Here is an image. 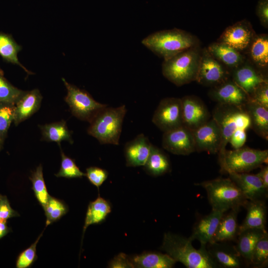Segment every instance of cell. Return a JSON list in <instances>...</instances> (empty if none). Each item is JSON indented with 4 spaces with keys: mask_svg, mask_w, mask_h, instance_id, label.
Returning a JSON list of instances; mask_svg holds the SVG:
<instances>
[{
    "mask_svg": "<svg viewBox=\"0 0 268 268\" xmlns=\"http://www.w3.org/2000/svg\"><path fill=\"white\" fill-rule=\"evenodd\" d=\"M161 249L176 262L188 268H216L218 267L209 254L206 246L197 249L192 241L179 235L168 232L164 235Z\"/></svg>",
    "mask_w": 268,
    "mask_h": 268,
    "instance_id": "cell-1",
    "label": "cell"
},
{
    "mask_svg": "<svg viewBox=\"0 0 268 268\" xmlns=\"http://www.w3.org/2000/svg\"><path fill=\"white\" fill-rule=\"evenodd\" d=\"M141 43L155 55L169 59L187 49L199 46V40L191 34L177 28L157 31L144 38Z\"/></svg>",
    "mask_w": 268,
    "mask_h": 268,
    "instance_id": "cell-2",
    "label": "cell"
},
{
    "mask_svg": "<svg viewBox=\"0 0 268 268\" xmlns=\"http://www.w3.org/2000/svg\"><path fill=\"white\" fill-rule=\"evenodd\" d=\"M201 52L199 46L164 60L162 65L163 76L177 86L196 81Z\"/></svg>",
    "mask_w": 268,
    "mask_h": 268,
    "instance_id": "cell-3",
    "label": "cell"
},
{
    "mask_svg": "<svg viewBox=\"0 0 268 268\" xmlns=\"http://www.w3.org/2000/svg\"><path fill=\"white\" fill-rule=\"evenodd\" d=\"M197 185L206 191L212 210L225 213L233 209H240L248 201L229 178H218Z\"/></svg>",
    "mask_w": 268,
    "mask_h": 268,
    "instance_id": "cell-4",
    "label": "cell"
},
{
    "mask_svg": "<svg viewBox=\"0 0 268 268\" xmlns=\"http://www.w3.org/2000/svg\"><path fill=\"white\" fill-rule=\"evenodd\" d=\"M127 111L125 105L116 108L106 107L90 122L88 134L101 144L119 145Z\"/></svg>",
    "mask_w": 268,
    "mask_h": 268,
    "instance_id": "cell-5",
    "label": "cell"
},
{
    "mask_svg": "<svg viewBox=\"0 0 268 268\" xmlns=\"http://www.w3.org/2000/svg\"><path fill=\"white\" fill-rule=\"evenodd\" d=\"M212 118L219 126L221 140L218 154L221 158L232 134L238 129L247 130L250 128L249 117L244 107L217 104L212 111Z\"/></svg>",
    "mask_w": 268,
    "mask_h": 268,
    "instance_id": "cell-6",
    "label": "cell"
},
{
    "mask_svg": "<svg viewBox=\"0 0 268 268\" xmlns=\"http://www.w3.org/2000/svg\"><path fill=\"white\" fill-rule=\"evenodd\" d=\"M218 160L222 172L248 173L268 163V150L242 147L226 150Z\"/></svg>",
    "mask_w": 268,
    "mask_h": 268,
    "instance_id": "cell-7",
    "label": "cell"
},
{
    "mask_svg": "<svg viewBox=\"0 0 268 268\" xmlns=\"http://www.w3.org/2000/svg\"><path fill=\"white\" fill-rule=\"evenodd\" d=\"M67 89L65 101L73 116L90 123L107 105L95 101L87 91L68 83L62 78Z\"/></svg>",
    "mask_w": 268,
    "mask_h": 268,
    "instance_id": "cell-8",
    "label": "cell"
},
{
    "mask_svg": "<svg viewBox=\"0 0 268 268\" xmlns=\"http://www.w3.org/2000/svg\"><path fill=\"white\" fill-rule=\"evenodd\" d=\"M152 121L163 132L183 125L181 99H162L155 110Z\"/></svg>",
    "mask_w": 268,
    "mask_h": 268,
    "instance_id": "cell-9",
    "label": "cell"
},
{
    "mask_svg": "<svg viewBox=\"0 0 268 268\" xmlns=\"http://www.w3.org/2000/svg\"><path fill=\"white\" fill-rule=\"evenodd\" d=\"M229 72L226 67L207 51L201 49L196 81L205 86H216L228 79Z\"/></svg>",
    "mask_w": 268,
    "mask_h": 268,
    "instance_id": "cell-10",
    "label": "cell"
},
{
    "mask_svg": "<svg viewBox=\"0 0 268 268\" xmlns=\"http://www.w3.org/2000/svg\"><path fill=\"white\" fill-rule=\"evenodd\" d=\"M162 145L176 155H188L196 151L193 131L183 125L163 132Z\"/></svg>",
    "mask_w": 268,
    "mask_h": 268,
    "instance_id": "cell-11",
    "label": "cell"
},
{
    "mask_svg": "<svg viewBox=\"0 0 268 268\" xmlns=\"http://www.w3.org/2000/svg\"><path fill=\"white\" fill-rule=\"evenodd\" d=\"M196 151L218 153L221 140V132L212 118L193 131Z\"/></svg>",
    "mask_w": 268,
    "mask_h": 268,
    "instance_id": "cell-12",
    "label": "cell"
},
{
    "mask_svg": "<svg viewBox=\"0 0 268 268\" xmlns=\"http://www.w3.org/2000/svg\"><path fill=\"white\" fill-rule=\"evenodd\" d=\"M181 99L183 125L194 131L209 120L207 107L199 97L187 95Z\"/></svg>",
    "mask_w": 268,
    "mask_h": 268,
    "instance_id": "cell-13",
    "label": "cell"
},
{
    "mask_svg": "<svg viewBox=\"0 0 268 268\" xmlns=\"http://www.w3.org/2000/svg\"><path fill=\"white\" fill-rule=\"evenodd\" d=\"M211 99L218 104L244 107L250 100V96L232 80L228 79L213 86L208 92Z\"/></svg>",
    "mask_w": 268,
    "mask_h": 268,
    "instance_id": "cell-14",
    "label": "cell"
},
{
    "mask_svg": "<svg viewBox=\"0 0 268 268\" xmlns=\"http://www.w3.org/2000/svg\"><path fill=\"white\" fill-rule=\"evenodd\" d=\"M255 36L250 23L242 20L227 27L220 36L219 42L241 52L249 48Z\"/></svg>",
    "mask_w": 268,
    "mask_h": 268,
    "instance_id": "cell-15",
    "label": "cell"
},
{
    "mask_svg": "<svg viewBox=\"0 0 268 268\" xmlns=\"http://www.w3.org/2000/svg\"><path fill=\"white\" fill-rule=\"evenodd\" d=\"M227 174L248 201H264L267 197L268 190L257 174L236 172Z\"/></svg>",
    "mask_w": 268,
    "mask_h": 268,
    "instance_id": "cell-16",
    "label": "cell"
},
{
    "mask_svg": "<svg viewBox=\"0 0 268 268\" xmlns=\"http://www.w3.org/2000/svg\"><path fill=\"white\" fill-rule=\"evenodd\" d=\"M206 249L218 267L239 268L243 265V259L235 246L226 242H211L206 246Z\"/></svg>",
    "mask_w": 268,
    "mask_h": 268,
    "instance_id": "cell-17",
    "label": "cell"
},
{
    "mask_svg": "<svg viewBox=\"0 0 268 268\" xmlns=\"http://www.w3.org/2000/svg\"><path fill=\"white\" fill-rule=\"evenodd\" d=\"M152 144L143 134L127 142L124 146L126 166H144L150 153Z\"/></svg>",
    "mask_w": 268,
    "mask_h": 268,
    "instance_id": "cell-18",
    "label": "cell"
},
{
    "mask_svg": "<svg viewBox=\"0 0 268 268\" xmlns=\"http://www.w3.org/2000/svg\"><path fill=\"white\" fill-rule=\"evenodd\" d=\"M223 212L212 210L208 215L201 218L195 225L189 238L199 241L201 246H206L212 240Z\"/></svg>",
    "mask_w": 268,
    "mask_h": 268,
    "instance_id": "cell-19",
    "label": "cell"
},
{
    "mask_svg": "<svg viewBox=\"0 0 268 268\" xmlns=\"http://www.w3.org/2000/svg\"><path fill=\"white\" fill-rule=\"evenodd\" d=\"M232 80L250 96L258 85L268 81L253 66L244 63L233 69Z\"/></svg>",
    "mask_w": 268,
    "mask_h": 268,
    "instance_id": "cell-20",
    "label": "cell"
},
{
    "mask_svg": "<svg viewBox=\"0 0 268 268\" xmlns=\"http://www.w3.org/2000/svg\"><path fill=\"white\" fill-rule=\"evenodd\" d=\"M42 99L38 89L24 91L15 104L13 122L16 126L26 120L39 109Z\"/></svg>",
    "mask_w": 268,
    "mask_h": 268,
    "instance_id": "cell-21",
    "label": "cell"
},
{
    "mask_svg": "<svg viewBox=\"0 0 268 268\" xmlns=\"http://www.w3.org/2000/svg\"><path fill=\"white\" fill-rule=\"evenodd\" d=\"M245 206L247 214L242 224L239 225L238 233L247 229H266L267 208L264 201H248Z\"/></svg>",
    "mask_w": 268,
    "mask_h": 268,
    "instance_id": "cell-22",
    "label": "cell"
},
{
    "mask_svg": "<svg viewBox=\"0 0 268 268\" xmlns=\"http://www.w3.org/2000/svg\"><path fill=\"white\" fill-rule=\"evenodd\" d=\"M250 121L251 128L258 135L268 139V108L249 100L244 106Z\"/></svg>",
    "mask_w": 268,
    "mask_h": 268,
    "instance_id": "cell-23",
    "label": "cell"
},
{
    "mask_svg": "<svg viewBox=\"0 0 268 268\" xmlns=\"http://www.w3.org/2000/svg\"><path fill=\"white\" fill-rule=\"evenodd\" d=\"M239 210V209H233L226 214L223 213L211 242H226L237 238L239 231L237 222Z\"/></svg>",
    "mask_w": 268,
    "mask_h": 268,
    "instance_id": "cell-24",
    "label": "cell"
},
{
    "mask_svg": "<svg viewBox=\"0 0 268 268\" xmlns=\"http://www.w3.org/2000/svg\"><path fill=\"white\" fill-rule=\"evenodd\" d=\"M209 53L225 67L235 69L244 62L241 52L222 42L212 43L207 48Z\"/></svg>",
    "mask_w": 268,
    "mask_h": 268,
    "instance_id": "cell-25",
    "label": "cell"
},
{
    "mask_svg": "<svg viewBox=\"0 0 268 268\" xmlns=\"http://www.w3.org/2000/svg\"><path fill=\"white\" fill-rule=\"evenodd\" d=\"M266 231V229L250 228L238 233L235 247L239 254L247 263L250 264L254 249Z\"/></svg>",
    "mask_w": 268,
    "mask_h": 268,
    "instance_id": "cell-26",
    "label": "cell"
},
{
    "mask_svg": "<svg viewBox=\"0 0 268 268\" xmlns=\"http://www.w3.org/2000/svg\"><path fill=\"white\" fill-rule=\"evenodd\" d=\"M131 259L137 268H171L176 263L168 254L155 252H145Z\"/></svg>",
    "mask_w": 268,
    "mask_h": 268,
    "instance_id": "cell-27",
    "label": "cell"
},
{
    "mask_svg": "<svg viewBox=\"0 0 268 268\" xmlns=\"http://www.w3.org/2000/svg\"><path fill=\"white\" fill-rule=\"evenodd\" d=\"M111 212V206L107 200L99 196L89 203L83 228V236L90 225L103 222Z\"/></svg>",
    "mask_w": 268,
    "mask_h": 268,
    "instance_id": "cell-28",
    "label": "cell"
},
{
    "mask_svg": "<svg viewBox=\"0 0 268 268\" xmlns=\"http://www.w3.org/2000/svg\"><path fill=\"white\" fill-rule=\"evenodd\" d=\"M143 167L148 174L158 176L168 172L171 166L167 155L161 149L152 144L150 153Z\"/></svg>",
    "mask_w": 268,
    "mask_h": 268,
    "instance_id": "cell-29",
    "label": "cell"
},
{
    "mask_svg": "<svg viewBox=\"0 0 268 268\" xmlns=\"http://www.w3.org/2000/svg\"><path fill=\"white\" fill-rule=\"evenodd\" d=\"M43 138L48 141H54L60 145L63 140L72 143L71 134L64 121L40 126Z\"/></svg>",
    "mask_w": 268,
    "mask_h": 268,
    "instance_id": "cell-30",
    "label": "cell"
},
{
    "mask_svg": "<svg viewBox=\"0 0 268 268\" xmlns=\"http://www.w3.org/2000/svg\"><path fill=\"white\" fill-rule=\"evenodd\" d=\"M249 48L250 56L254 63L259 67H266L268 65V35H255Z\"/></svg>",
    "mask_w": 268,
    "mask_h": 268,
    "instance_id": "cell-31",
    "label": "cell"
},
{
    "mask_svg": "<svg viewBox=\"0 0 268 268\" xmlns=\"http://www.w3.org/2000/svg\"><path fill=\"white\" fill-rule=\"evenodd\" d=\"M22 47L9 34L0 32V55L5 61L19 66L28 74H31L19 62L17 55Z\"/></svg>",
    "mask_w": 268,
    "mask_h": 268,
    "instance_id": "cell-32",
    "label": "cell"
},
{
    "mask_svg": "<svg viewBox=\"0 0 268 268\" xmlns=\"http://www.w3.org/2000/svg\"><path fill=\"white\" fill-rule=\"evenodd\" d=\"M32 184V189L40 204L44 208L49 197L43 177V167L40 164L29 177Z\"/></svg>",
    "mask_w": 268,
    "mask_h": 268,
    "instance_id": "cell-33",
    "label": "cell"
},
{
    "mask_svg": "<svg viewBox=\"0 0 268 268\" xmlns=\"http://www.w3.org/2000/svg\"><path fill=\"white\" fill-rule=\"evenodd\" d=\"M43 208L46 217V226L59 220L68 211L67 206L63 201L51 196Z\"/></svg>",
    "mask_w": 268,
    "mask_h": 268,
    "instance_id": "cell-34",
    "label": "cell"
},
{
    "mask_svg": "<svg viewBox=\"0 0 268 268\" xmlns=\"http://www.w3.org/2000/svg\"><path fill=\"white\" fill-rule=\"evenodd\" d=\"M24 91L12 85L4 76L0 67V103L15 104Z\"/></svg>",
    "mask_w": 268,
    "mask_h": 268,
    "instance_id": "cell-35",
    "label": "cell"
},
{
    "mask_svg": "<svg viewBox=\"0 0 268 268\" xmlns=\"http://www.w3.org/2000/svg\"><path fill=\"white\" fill-rule=\"evenodd\" d=\"M268 263V234L266 231L257 243L250 264L254 267L263 268Z\"/></svg>",
    "mask_w": 268,
    "mask_h": 268,
    "instance_id": "cell-36",
    "label": "cell"
},
{
    "mask_svg": "<svg viewBox=\"0 0 268 268\" xmlns=\"http://www.w3.org/2000/svg\"><path fill=\"white\" fill-rule=\"evenodd\" d=\"M61 168L59 171L55 174L56 177L75 178L86 176V174L79 169L74 161L66 155L62 150H61Z\"/></svg>",
    "mask_w": 268,
    "mask_h": 268,
    "instance_id": "cell-37",
    "label": "cell"
},
{
    "mask_svg": "<svg viewBox=\"0 0 268 268\" xmlns=\"http://www.w3.org/2000/svg\"><path fill=\"white\" fill-rule=\"evenodd\" d=\"M14 107L15 104L0 103V136L3 141L13 121Z\"/></svg>",
    "mask_w": 268,
    "mask_h": 268,
    "instance_id": "cell-38",
    "label": "cell"
},
{
    "mask_svg": "<svg viewBox=\"0 0 268 268\" xmlns=\"http://www.w3.org/2000/svg\"><path fill=\"white\" fill-rule=\"evenodd\" d=\"M42 233L30 247L22 251L18 256L16 262L17 268H27L30 267L37 260L36 246L40 238L42 236Z\"/></svg>",
    "mask_w": 268,
    "mask_h": 268,
    "instance_id": "cell-39",
    "label": "cell"
},
{
    "mask_svg": "<svg viewBox=\"0 0 268 268\" xmlns=\"http://www.w3.org/2000/svg\"><path fill=\"white\" fill-rule=\"evenodd\" d=\"M86 176L89 182L99 189L106 181L108 176V172L105 169L92 166L86 170Z\"/></svg>",
    "mask_w": 268,
    "mask_h": 268,
    "instance_id": "cell-40",
    "label": "cell"
},
{
    "mask_svg": "<svg viewBox=\"0 0 268 268\" xmlns=\"http://www.w3.org/2000/svg\"><path fill=\"white\" fill-rule=\"evenodd\" d=\"M250 100L268 108V82L258 85L250 96Z\"/></svg>",
    "mask_w": 268,
    "mask_h": 268,
    "instance_id": "cell-41",
    "label": "cell"
},
{
    "mask_svg": "<svg viewBox=\"0 0 268 268\" xmlns=\"http://www.w3.org/2000/svg\"><path fill=\"white\" fill-rule=\"evenodd\" d=\"M12 209L6 196L0 194V221H7L9 218L19 216Z\"/></svg>",
    "mask_w": 268,
    "mask_h": 268,
    "instance_id": "cell-42",
    "label": "cell"
},
{
    "mask_svg": "<svg viewBox=\"0 0 268 268\" xmlns=\"http://www.w3.org/2000/svg\"><path fill=\"white\" fill-rule=\"evenodd\" d=\"M111 268H133L131 257L125 253H121L116 256L108 264Z\"/></svg>",
    "mask_w": 268,
    "mask_h": 268,
    "instance_id": "cell-43",
    "label": "cell"
},
{
    "mask_svg": "<svg viewBox=\"0 0 268 268\" xmlns=\"http://www.w3.org/2000/svg\"><path fill=\"white\" fill-rule=\"evenodd\" d=\"M247 139L246 130L238 129L231 136L229 142L234 149L243 147Z\"/></svg>",
    "mask_w": 268,
    "mask_h": 268,
    "instance_id": "cell-44",
    "label": "cell"
},
{
    "mask_svg": "<svg viewBox=\"0 0 268 268\" xmlns=\"http://www.w3.org/2000/svg\"><path fill=\"white\" fill-rule=\"evenodd\" d=\"M257 14L263 26H268V0H260L256 8Z\"/></svg>",
    "mask_w": 268,
    "mask_h": 268,
    "instance_id": "cell-45",
    "label": "cell"
},
{
    "mask_svg": "<svg viewBox=\"0 0 268 268\" xmlns=\"http://www.w3.org/2000/svg\"><path fill=\"white\" fill-rule=\"evenodd\" d=\"M262 181L265 188L268 190V166H264L257 174Z\"/></svg>",
    "mask_w": 268,
    "mask_h": 268,
    "instance_id": "cell-46",
    "label": "cell"
},
{
    "mask_svg": "<svg viewBox=\"0 0 268 268\" xmlns=\"http://www.w3.org/2000/svg\"><path fill=\"white\" fill-rule=\"evenodd\" d=\"M11 231L7 225V221H0V239Z\"/></svg>",
    "mask_w": 268,
    "mask_h": 268,
    "instance_id": "cell-47",
    "label": "cell"
},
{
    "mask_svg": "<svg viewBox=\"0 0 268 268\" xmlns=\"http://www.w3.org/2000/svg\"><path fill=\"white\" fill-rule=\"evenodd\" d=\"M3 141L2 140L0 136V150L1 149L3 145Z\"/></svg>",
    "mask_w": 268,
    "mask_h": 268,
    "instance_id": "cell-48",
    "label": "cell"
}]
</instances>
